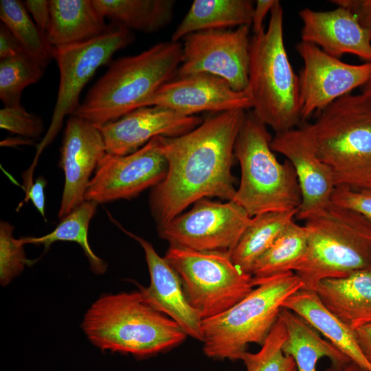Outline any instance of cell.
<instances>
[{
	"label": "cell",
	"mask_w": 371,
	"mask_h": 371,
	"mask_svg": "<svg viewBox=\"0 0 371 371\" xmlns=\"http://www.w3.org/2000/svg\"><path fill=\"white\" fill-rule=\"evenodd\" d=\"M246 112L236 109L214 113L186 134L159 136L168 169L150 194V208L157 225L170 221L201 199L234 200V146Z\"/></svg>",
	"instance_id": "cell-1"
},
{
	"label": "cell",
	"mask_w": 371,
	"mask_h": 371,
	"mask_svg": "<svg viewBox=\"0 0 371 371\" xmlns=\"http://www.w3.org/2000/svg\"><path fill=\"white\" fill-rule=\"evenodd\" d=\"M81 327L102 351L138 359L168 351L188 336L173 319L153 308L139 291L100 296L85 313Z\"/></svg>",
	"instance_id": "cell-2"
},
{
	"label": "cell",
	"mask_w": 371,
	"mask_h": 371,
	"mask_svg": "<svg viewBox=\"0 0 371 371\" xmlns=\"http://www.w3.org/2000/svg\"><path fill=\"white\" fill-rule=\"evenodd\" d=\"M181 60L182 43L172 41L115 60L73 115L100 128L143 107L161 86L176 76Z\"/></svg>",
	"instance_id": "cell-3"
},
{
	"label": "cell",
	"mask_w": 371,
	"mask_h": 371,
	"mask_svg": "<svg viewBox=\"0 0 371 371\" xmlns=\"http://www.w3.org/2000/svg\"><path fill=\"white\" fill-rule=\"evenodd\" d=\"M245 91L255 115L276 133L294 128L302 121L299 77L284 46L283 9L278 0L270 11L267 30L250 38Z\"/></svg>",
	"instance_id": "cell-4"
},
{
	"label": "cell",
	"mask_w": 371,
	"mask_h": 371,
	"mask_svg": "<svg viewBox=\"0 0 371 371\" xmlns=\"http://www.w3.org/2000/svg\"><path fill=\"white\" fill-rule=\"evenodd\" d=\"M271 139L267 126L246 112L234 146L241 177L233 201L251 217L297 209L302 202L295 170L289 160L278 161Z\"/></svg>",
	"instance_id": "cell-5"
},
{
	"label": "cell",
	"mask_w": 371,
	"mask_h": 371,
	"mask_svg": "<svg viewBox=\"0 0 371 371\" xmlns=\"http://www.w3.org/2000/svg\"><path fill=\"white\" fill-rule=\"evenodd\" d=\"M294 271L261 281L240 302L203 319V350L215 359L240 360L250 344L262 346L278 319L283 302L302 289Z\"/></svg>",
	"instance_id": "cell-6"
},
{
	"label": "cell",
	"mask_w": 371,
	"mask_h": 371,
	"mask_svg": "<svg viewBox=\"0 0 371 371\" xmlns=\"http://www.w3.org/2000/svg\"><path fill=\"white\" fill-rule=\"evenodd\" d=\"M304 225L307 251L295 271L303 290L315 291L324 279L370 267L371 223L360 214L330 205Z\"/></svg>",
	"instance_id": "cell-7"
},
{
	"label": "cell",
	"mask_w": 371,
	"mask_h": 371,
	"mask_svg": "<svg viewBox=\"0 0 371 371\" xmlns=\"http://www.w3.org/2000/svg\"><path fill=\"white\" fill-rule=\"evenodd\" d=\"M307 126L336 186L357 188L371 174V100L364 94L337 99Z\"/></svg>",
	"instance_id": "cell-8"
},
{
	"label": "cell",
	"mask_w": 371,
	"mask_h": 371,
	"mask_svg": "<svg viewBox=\"0 0 371 371\" xmlns=\"http://www.w3.org/2000/svg\"><path fill=\"white\" fill-rule=\"evenodd\" d=\"M179 274L186 297L203 319L223 313L254 289L252 276L227 251L170 246L164 257Z\"/></svg>",
	"instance_id": "cell-9"
},
{
	"label": "cell",
	"mask_w": 371,
	"mask_h": 371,
	"mask_svg": "<svg viewBox=\"0 0 371 371\" xmlns=\"http://www.w3.org/2000/svg\"><path fill=\"white\" fill-rule=\"evenodd\" d=\"M134 41L132 31L113 23L101 35L89 41L54 47V58L59 71L60 82L52 121L46 135L37 145L35 160L55 138L64 118L78 108L80 95L96 70L118 50Z\"/></svg>",
	"instance_id": "cell-10"
},
{
	"label": "cell",
	"mask_w": 371,
	"mask_h": 371,
	"mask_svg": "<svg viewBox=\"0 0 371 371\" xmlns=\"http://www.w3.org/2000/svg\"><path fill=\"white\" fill-rule=\"evenodd\" d=\"M252 217L234 201L201 199L188 212L157 225L159 236L170 246L196 251L229 252Z\"/></svg>",
	"instance_id": "cell-11"
},
{
	"label": "cell",
	"mask_w": 371,
	"mask_h": 371,
	"mask_svg": "<svg viewBox=\"0 0 371 371\" xmlns=\"http://www.w3.org/2000/svg\"><path fill=\"white\" fill-rule=\"evenodd\" d=\"M250 25L192 33L182 43L176 76L208 73L225 80L237 91L248 83Z\"/></svg>",
	"instance_id": "cell-12"
},
{
	"label": "cell",
	"mask_w": 371,
	"mask_h": 371,
	"mask_svg": "<svg viewBox=\"0 0 371 371\" xmlns=\"http://www.w3.org/2000/svg\"><path fill=\"white\" fill-rule=\"evenodd\" d=\"M167 162L159 136L126 155L107 153L99 163L87 188L85 201L97 204L131 199L153 188L166 177Z\"/></svg>",
	"instance_id": "cell-13"
},
{
	"label": "cell",
	"mask_w": 371,
	"mask_h": 371,
	"mask_svg": "<svg viewBox=\"0 0 371 371\" xmlns=\"http://www.w3.org/2000/svg\"><path fill=\"white\" fill-rule=\"evenodd\" d=\"M295 48L304 63L298 76L302 121L371 79V62L349 64L302 41Z\"/></svg>",
	"instance_id": "cell-14"
},
{
	"label": "cell",
	"mask_w": 371,
	"mask_h": 371,
	"mask_svg": "<svg viewBox=\"0 0 371 371\" xmlns=\"http://www.w3.org/2000/svg\"><path fill=\"white\" fill-rule=\"evenodd\" d=\"M270 146L273 152L285 156L295 170L302 196L296 219L305 221L329 207L336 186L335 175L317 155L307 124L276 133Z\"/></svg>",
	"instance_id": "cell-15"
},
{
	"label": "cell",
	"mask_w": 371,
	"mask_h": 371,
	"mask_svg": "<svg viewBox=\"0 0 371 371\" xmlns=\"http://www.w3.org/2000/svg\"><path fill=\"white\" fill-rule=\"evenodd\" d=\"M106 154L100 129L83 118L70 115L64 131L59 161L65 175L58 212L60 221L85 201L88 184Z\"/></svg>",
	"instance_id": "cell-16"
},
{
	"label": "cell",
	"mask_w": 371,
	"mask_h": 371,
	"mask_svg": "<svg viewBox=\"0 0 371 371\" xmlns=\"http://www.w3.org/2000/svg\"><path fill=\"white\" fill-rule=\"evenodd\" d=\"M148 106H164L185 116L252 109L245 91H237L223 78L208 73L175 76L144 103Z\"/></svg>",
	"instance_id": "cell-17"
},
{
	"label": "cell",
	"mask_w": 371,
	"mask_h": 371,
	"mask_svg": "<svg viewBox=\"0 0 371 371\" xmlns=\"http://www.w3.org/2000/svg\"><path fill=\"white\" fill-rule=\"evenodd\" d=\"M203 122L161 106L138 108L100 129L107 153H133L156 136L175 137L194 129Z\"/></svg>",
	"instance_id": "cell-18"
},
{
	"label": "cell",
	"mask_w": 371,
	"mask_h": 371,
	"mask_svg": "<svg viewBox=\"0 0 371 371\" xmlns=\"http://www.w3.org/2000/svg\"><path fill=\"white\" fill-rule=\"evenodd\" d=\"M111 218L124 232L137 241L144 249L150 282L148 287L139 284L138 287L145 300L153 308L177 323L188 336L203 341V319L189 302L177 272L156 252L151 243L128 232Z\"/></svg>",
	"instance_id": "cell-19"
},
{
	"label": "cell",
	"mask_w": 371,
	"mask_h": 371,
	"mask_svg": "<svg viewBox=\"0 0 371 371\" xmlns=\"http://www.w3.org/2000/svg\"><path fill=\"white\" fill-rule=\"evenodd\" d=\"M299 15L302 22V41L338 58L349 54L371 62V40L349 10L341 6L330 11L306 8Z\"/></svg>",
	"instance_id": "cell-20"
},
{
	"label": "cell",
	"mask_w": 371,
	"mask_h": 371,
	"mask_svg": "<svg viewBox=\"0 0 371 371\" xmlns=\"http://www.w3.org/2000/svg\"><path fill=\"white\" fill-rule=\"evenodd\" d=\"M315 292L327 310L352 330L371 324V267L324 279Z\"/></svg>",
	"instance_id": "cell-21"
},
{
	"label": "cell",
	"mask_w": 371,
	"mask_h": 371,
	"mask_svg": "<svg viewBox=\"0 0 371 371\" xmlns=\"http://www.w3.org/2000/svg\"><path fill=\"white\" fill-rule=\"evenodd\" d=\"M49 10L46 36L54 48L89 41L108 27L92 0H50Z\"/></svg>",
	"instance_id": "cell-22"
},
{
	"label": "cell",
	"mask_w": 371,
	"mask_h": 371,
	"mask_svg": "<svg viewBox=\"0 0 371 371\" xmlns=\"http://www.w3.org/2000/svg\"><path fill=\"white\" fill-rule=\"evenodd\" d=\"M282 307L301 316L352 361L371 371V363L363 355L355 331L328 311L315 291L301 289L289 297Z\"/></svg>",
	"instance_id": "cell-23"
},
{
	"label": "cell",
	"mask_w": 371,
	"mask_h": 371,
	"mask_svg": "<svg viewBox=\"0 0 371 371\" xmlns=\"http://www.w3.org/2000/svg\"><path fill=\"white\" fill-rule=\"evenodd\" d=\"M279 318L283 322L287 335L282 350L285 355L293 359L297 371H317V363L323 357L328 358L332 365H341L350 361L293 311L282 307Z\"/></svg>",
	"instance_id": "cell-24"
},
{
	"label": "cell",
	"mask_w": 371,
	"mask_h": 371,
	"mask_svg": "<svg viewBox=\"0 0 371 371\" xmlns=\"http://www.w3.org/2000/svg\"><path fill=\"white\" fill-rule=\"evenodd\" d=\"M254 5L250 0H194L170 41L201 31L251 26Z\"/></svg>",
	"instance_id": "cell-25"
},
{
	"label": "cell",
	"mask_w": 371,
	"mask_h": 371,
	"mask_svg": "<svg viewBox=\"0 0 371 371\" xmlns=\"http://www.w3.org/2000/svg\"><path fill=\"white\" fill-rule=\"evenodd\" d=\"M104 17L129 30L157 32L169 25L174 16V0H92Z\"/></svg>",
	"instance_id": "cell-26"
},
{
	"label": "cell",
	"mask_w": 371,
	"mask_h": 371,
	"mask_svg": "<svg viewBox=\"0 0 371 371\" xmlns=\"http://www.w3.org/2000/svg\"><path fill=\"white\" fill-rule=\"evenodd\" d=\"M307 245L304 225L292 221L252 266L249 273L254 286L271 277L295 272L306 257Z\"/></svg>",
	"instance_id": "cell-27"
},
{
	"label": "cell",
	"mask_w": 371,
	"mask_h": 371,
	"mask_svg": "<svg viewBox=\"0 0 371 371\" xmlns=\"http://www.w3.org/2000/svg\"><path fill=\"white\" fill-rule=\"evenodd\" d=\"M298 208L253 216L235 247L229 252L233 262L249 273L254 262L294 220Z\"/></svg>",
	"instance_id": "cell-28"
},
{
	"label": "cell",
	"mask_w": 371,
	"mask_h": 371,
	"mask_svg": "<svg viewBox=\"0 0 371 371\" xmlns=\"http://www.w3.org/2000/svg\"><path fill=\"white\" fill-rule=\"evenodd\" d=\"M98 205L93 201H85L61 219L52 232L40 237H23L20 240L23 245H43L45 251L56 241L75 242L82 249L91 271L97 275L103 274L107 269V264L94 254L88 241L89 223L96 213Z\"/></svg>",
	"instance_id": "cell-29"
},
{
	"label": "cell",
	"mask_w": 371,
	"mask_h": 371,
	"mask_svg": "<svg viewBox=\"0 0 371 371\" xmlns=\"http://www.w3.org/2000/svg\"><path fill=\"white\" fill-rule=\"evenodd\" d=\"M0 19L25 49L46 68L54 58V47L17 0H1Z\"/></svg>",
	"instance_id": "cell-30"
},
{
	"label": "cell",
	"mask_w": 371,
	"mask_h": 371,
	"mask_svg": "<svg viewBox=\"0 0 371 371\" xmlns=\"http://www.w3.org/2000/svg\"><path fill=\"white\" fill-rule=\"evenodd\" d=\"M45 67L29 53L0 60V98L4 106H21L23 89L38 81Z\"/></svg>",
	"instance_id": "cell-31"
},
{
	"label": "cell",
	"mask_w": 371,
	"mask_h": 371,
	"mask_svg": "<svg viewBox=\"0 0 371 371\" xmlns=\"http://www.w3.org/2000/svg\"><path fill=\"white\" fill-rule=\"evenodd\" d=\"M286 335L285 326L278 317L261 349L256 353L247 351L243 355L240 360L247 371H297L293 359L282 350Z\"/></svg>",
	"instance_id": "cell-32"
},
{
	"label": "cell",
	"mask_w": 371,
	"mask_h": 371,
	"mask_svg": "<svg viewBox=\"0 0 371 371\" xmlns=\"http://www.w3.org/2000/svg\"><path fill=\"white\" fill-rule=\"evenodd\" d=\"M14 227L9 222L0 223V283L6 286L19 276L25 267H30L36 260L26 257L24 245L20 238L13 237Z\"/></svg>",
	"instance_id": "cell-33"
},
{
	"label": "cell",
	"mask_w": 371,
	"mask_h": 371,
	"mask_svg": "<svg viewBox=\"0 0 371 371\" xmlns=\"http://www.w3.org/2000/svg\"><path fill=\"white\" fill-rule=\"evenodd\" d=\"M0 127L30 139L38 138L44 131L42 118L22 106H4L0 110Z\"/></svg>",
	"instance_id": "cell-34"
},
{
	"label": "cell",
	"mask_w": 371,
	"mask_h": 371,
	"mask_svg": "<svg viewBox=\"0 0 371 371\" xmlns=\"http://www.w3.org/2000/svg\"><path fill=\"white\" fill-rule=\"evenodd\" d=\"M330 204L356 212L371 223V191L337 185L331 195Z\"/></svg>",
	"instance_id": "cell-35"
},
{
	"label": "cell",
	"mask_w": 371,
	"mask_h": 371,
	"mask_svg": "<svg viewBox=\"0 0 371 371\" xmlns=\"http://www.w3.org/2000/svg\"><path fill=\"white\" fill-rule=\"evenodd\" d=\"M330 2L349 10L371 40V0H332Z\"/></svg>",
	"instance_id": "cell-36"
},
{
	"label": "cell",
	"mask_w": 371,
	"mask_h": 371,
	"mask_svg": "<svg viewBox=\"0 0 371 371\" xmlns=\"http://www.w3.org/2000/svg\"><path fill=\"white\" fill-rule=\"evenodd\" d=\"M22 3L32 16L38 27L46 34L50 21L49 1L25 0Z\"/></svg>",
	"instance_id": "cell-37"
},
{
	"label": "cell",
	"mask_w": 371,
	"mask_h": 371,
	"mask_svg": "<svg viewBox=\"0 0 371 371\" xmlns=\"http://www.w3.org/2000/svg\"><path fill=\"white\" fill-rule=\"evenodd\" d=\"M25 52L27 51L21 43L11 31L3 23H1L0 25V58L13 57Z\"/></svg>",
	"instance_id": "cell-38"
},
{
	"label": "cell",
	"mask_w": 371,
	"mask_h": 371,
	"mask_svg": "<svg viewBox=\"0 0 371 371\" xmlns=\"http://www.w3.org/2000/svg\"><path fill=\"white\" fill-rule=\"evenodd\" d=\"M47 183V180L43 176H39L25 190V201L30 200L44 219H45V188Z\"/></svg>",
	"instance_id": "cell-39"
},
{
	"label": "cell",
	"mask_w": 371,
	"mask_h": 371,
	"mask_svg": "<svg viewBox=\"0 0 371 371\" xmlns=\"http://www.w3.org/2000/svg\"><path fill=\"white\" fill-rule=\"evenodd\" d=\"M277 0H258L254 5L251 27L253 34L263 32V22L269 11L276 3Z\"/></svg>",
	"instance_id": "cell-40"
},
{
	"label": "cell",
	"mask_w": 371,
	"mask_h": 371,
	"mask_svg": "<svg viewBox=\"0 0 371 371\" xmlns=\"http://www.w3.org/2000/svg\"><path fill=\"white\" fill-rule=\"evenodd\" d=\"M355 333L363 355L371 363V324L357 328Z\"/></svg>",
	"instance_id": "cell-41"
},
{
	"label": "cell",
	"mask_w": 371,
	"mask_h": 371,
	"mask_svg": "<svg viewBox=\"0 0 371 371\" xmlns=\"http://www.w3.org/2000/svg\"><path fill=\"white\" fill-rule=\"evenodd\" d=\"M324 371H368L351 360L341 365H330Z\"/></svg>",
	"instance_id": "cell-42"
},
{
	"label": "cell",
	"mask_w": 371,
	"mask_h": 371,
	"mask_svg": "<svg viewBox=\"0 0 371 371\" xmlns=\"http://www.w3.org/2000/svg\"><path fill=\"white\" fill-rule=\"evenodd\" d=\"M33 143L32 139H30L27 138H21V137H15V138H8L5 139H3L1 142V146H14L16 145H21V144H32Z\"/></svg>",
	"instance_id": "cell-43"
},
{
	"label": "cell",
	"mask_w": 371,
	"mask_h": 371,
	"mask_svg": "<svg viewBox=\"0 0 371 371\" xmlns=\"http://www.w3.org/2000/svg\"><path fill=\"white\" fill-rule=\"evenodd\" d=\"M371 191V174L357 188Z\"/></svg>",
	"instance_id": "cell-44"
},
{
	"label": "cell",
	"mask_w": 371,
	"mask_h": 371,
	"mask_svg": "<svg viewBox=\"0 0 371 371\" xmlns=\"http://www.w3.org/2000/svg\"><path fill=\"white\" fill-rule=\"evenodd\" d=\"M362 93L371 100V79L363 86Z\"/></svg>",
	"instance_id": "cell-45"
},
{
	"label": "cell",
	"mask_w": 371,
	"mask_h": 371,
	"mask_svg": "<svg viewBox=\"0 0 371 371\" xmlns=\"http://www.w3.org/2000/svg\"><path fill=\"white\" fill-rule=\"evenodd\" d=\"M370 267H371V263H370Z\"/></svg>",
	"instance_id": "cell-46"
}]
</instances>
